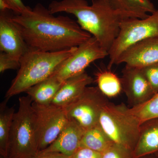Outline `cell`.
<instances>
[{
  "label": "cell",
  "mask_w": 158,
  "mask_h": 158,
  "mask_svg": "<svg viewBox=\"0 0 158 158\" xmlns=\"http://www.w3.org/2000/svg\"><path fill=\"white\" fill-rule=\"evenodd\" d=\"M139 158H158V157L157 156H156V155L152 154L144 156L142 157H140Z\"/></svg>",
  "instance_id": "83f0119b"
},
{
  "label": "cell",
  "mask_w": 158,
  "mask_h": 158,
  "mask_svg": "<svg viewBox=\"0 0 158 158\" xmlns=\"http://www.w3.org/2000/svg\"><path fill=\"white\" fill-rule=\"evenodd\" d=\"M12 19L29 48L47 52L77 47L92 36L67 16H55L40 3Z\"/></svg>",
  "instance_id": "6da1fadb"
},
{
  "label": "cell",
  "mask_w": 158,
  "mask_h": 158,
  "mask_svg": "<svg viewBox=\"0 0 158 158\" xmlns=\"http://www.w3.org/2000/svg\"><path fill=\"white\" fill-rule=\"evenodd\" d=\"M109 102L98 87H87L65 109L69 119L75 121L86 131L98 124L102 111Z\"/></svg>",
  "instance_id": "ba28073f"
},
{
  "label": "cell",
  "mask_w": 158,
  "mask_h": 158,
  "mask_svg": "<svg viewBox=\"0 0 158 158\" xmlns=\"http://www.w3.org/2000/svg\"><path fill=\"white\" fill-rule=\"evenodd\" d=\"M95 75L98 87L107 97H116L122 90L121 78L110 69L99 70Z\"/></svg>",
  "instance_id": "ffe728a7"
},
{
  "label": "cell",
  "mask_w": 158,
  "mask_h": 158,
  "mask_svg": "<svg viewBox=\"0 0 158 158\" xmlns=\"http://www.w3.org/2000/svg\"><path fill=\"white\" fill-rule=\"evenodd\" d=\"M0 158H5L2 157L1 156V157H0Z\"/></svg>",
  "instance_id": "f546056e"
},
{
  "label": "cell",
  "mask_w": 158,
  "mask_h": 158,
  "mask_svg": "<svg viewBox=\"0 0 158 158\" xmlns=\"http://www.w3.org/2000/svg\"><path fill=\"white\" fill-rule=\"evenodd\" d=\"M48 9L52 14L73 15L81 28L95 37L108 52L118 36L122 22L129 18L115 9L109 0H92L90 6L86 0L53 1Z\"/></svg>",
  "instance_id": "7a4b0ae2"
},
{
  "label": "cell",
  "mask_w": 158,
  "mask_h": 158,
  "mask_svg": "<svg viewBox=\"0 0 158 158\" xmlns=\"http://www.w3.org/2000/svg\"><path fill=\"white\" fill-rule=\"evenodd\" d=\"M141 69L154 94L158 93V63Z\"/></svg>",
  "instance_id": "603a6c76"
},
{
  "label": "cell",
  "mask_w": 158,
  "mask_h": 158,
  "mask_svg": "<svg viewBox=\"0 0 158 158\" xmlns=\"http://www.w3.org/2000/svg\"><path fill=\"white\" fill-rule=\"evenodd\" d=\"M122 73V90L131 107L145 102L154 95L141 68L126 65Z\"/></svg>",
  "instance_id": "30bf717a"
},
{
  "label": "cell",
  "mask_w": 158,
  "mask_h": 158,
  "mask_svg": "<svg viewBox=\"0 0 158 158\" xmlns=\"http://www.w3.org/2000/svg\"><path fill=\"white\" fill-rule=\"evenodd\" d=\"M158 37V10L146 18L125 19L120 25V30L109 51L110 61L108 69L116 65L121 54L128 48L144 40Z\"/></svg>",
  "instance_id": "8992f818"
},
{
  "label": "cell",
  "mask_w": 158,
  "mask_h": 158,
  "mask_svg": "<svg viewBox=\"0 0 158 158\" xmlns=\"http://www.w3.org/2000/svg\"><path fill=\"white\" fill-rule=\"evenodd\" d=\"M38 152L45 149L56 139L69 121L64 108L53 105L32 102Z\"/></svg>",
  "instance_id": "52a82bcc"
},
{
  "label": "cell",
  "mask_w": 158,
  "mask_h": 158,
  "mask_svg": "<svg viewBox=\"0 0 158 158\" xmlns=\"http://www.w3.org/2000/svg\"><path fill=\"white\" fill-rule=\"evenodd\" d=\"M11 10L0 11V50L19 59L28 49Z\"/></svg>",
  "instance_id": "8fae6325"
},
{
  "label": "cell",
  "mask_w": 158,
  "mask_h": 158,
  "mask_svg": "<svg viewBox=\"0 0 158 158\" xmlns=\"http://www.w3.org/2000/svg\"><path fill=\"white\" fill-rule=\"evenodd\" d=\"M9 135L8 158H31L38 153L32 100L28 96L19 99Z\"/></svg>",
  "instance_id": "277c9868"
},
{
  "label": "cell",
  "mask_w": 158,
  "mask_h": 158,
  "mask_svg": "<svg viewBox=\"0 0 158 158\" xmlns=\"http://www.w3.org/2000/svg\"><path fill=\"white\" fill-rule=\"evenodd\" d=\"M69 157L57 152H38L36 156L31 158H70Z\"/></svg>",
  "instance_id": "4316f807"
},
{
  "label": "cell",
  "mask_w": 158,
  "mask_h": 158,
  "mask_svg": "<svg viewBox=\"0 0 158 158\" xmlns=\"http://www.w3.org/2000/svg\"><path fill=\"white\" fill-rule=\"evenodd\" d=\"M112 6L130 18L143 19L156 11L150 0H109Z\"/></svg>",
  "instance_id": "e0dca14e"
},
{
  "label": "cell",
  "mask_w": 158,
  "mask_h": 158,
  "mask_svg": "<svg viewBox=\"0 0 158 158\" xmlns=\"http://www.w3.org/2000/svg\"><path fill=\"white\" fill-rule=\"evenodd\" d=\"M70 158H102V153L86 148L79 147Z\"/></svg>",
  "instance_id": "484cf974"
},
{
  "label": "cell",
  "mask_w": 158,
  "mask_h": 158,
  "mask_svg": "<svg viewBox=\"0 0 158 158\" xmlns=\"http://www.w3.org/2000/svg\"><path fill=\"white\" fill-rule=\"evenodd\" d=\"M123 63L139 68L158 63V37L144 40L128 48L120 55L116 65Z\"/></svg>",
  "instance_id": "7c38bea8"
},
{
  "label": "cell",
  "mask_w": 158,
  "mask_h": 158,
  "mask_svg": "<svg viewBox=\"0 0 158 158\" xmlns=\"http://www.w3.org/2000/svg\"><path fill=\"white\" fill-rule=\"evenodd\" d=\"M9 7V10L15 14L20 15L28 11L31 8L26 6L22 0H4Z\"/></svg>",
  "instance_id": "d4e9b609"
},
{
  "label": "cell",
  "mask_w": 158,
  "mask_h": 158,
  "mask_svg": "<svg viewBox=\"0 0 158 158\" xmlns=\"http://www.w3.org/2000/svg\"><path fill=\"white\" fill-rule=\"evenodd\" d=\"M20 67V59H16L9 54L3 52L0 54V72L9 69H19Z\"/></svg>",
  "instance_id": "cb8c5ba5"
},
{
  "label": "cell",
  "mask_w": 158,
  "mask_h": 158,
  "mask_svg": "<svg viewBox=\"0 0 158 158\" xmlns=\"http://www.w3.org/2000/svg\"><path fill=\"white\" fill-rule=\"evenodd\" d=\"M123 104L109 102L102 111L99 123L114 142L134 150L139 138L141 123Z\"/></svg>",
  "instance_id": "5b68a950"
},
{
  "label": "cell",
  "mask_w": 158,
  "mask_h": 158,
  "mask_svg": "<svg viewBox=\"0 0 158 158\" xmlns=\"http://www.w3.org/2000/svg\"><path fill=\"white\" fill-rule=\"evenodd\" d=\"M109 56L97 40L92 36L77 46L73 54L58 66L53 75L62 82L85 72L92 62Z\"/></svg>",
  "instance_id": "9c48e42d"
},
{
  "label": "cell",
  "mask_w": 158,
  "mask_h": 158,
  "mask_svg": "<svg viewBox=\"0 0 158 158\" xmlns=\"http://www.w3.org/2000/svg\"><path fill=\"white\" fill-rule=\"evenodd\" d=\"M93 81V78L85 71L69 78L63 82L51 104L65 109L78 98Z\"/></svg>",
  "instance_id": "5bb4252c"
},
{
  "label": "cell",
  "mask_w": 158,
  "mask_h": 158,
  "mask_svg": "<svg viewBox=\"0 0 158 158\" xmlns=\"http://www.w3.org/2000/svg\"><path fill=\"white\" fill-rule=\"evenodd\" d=\"M102 158H134L133 150L113 143L102 153Z\"/></svg>",
  "instance_id": "7402d4cb"
},
{
  "label": "cell",
  "mask_w": 158,
  "mask_h": 158,
  "mask_svg": "<svg viewBox=\"0 0 158 158\" xmlns=\"http://www.w3.org/2000/svg\"><path fill=\"white\" fill-rule=\"evenodd\" d=\"M155 155H156V156H157L158 157V152L157 153L155 154Z\"/></svg>",
  "instance_id": "f1b7e54d"
},
{
  "label": "cell",
  "mask_w": 158,
  "mask_h": 158,
  "mask_svg": "<svg viewBox=\"0 0 158 158\" xmlns=\"http://www.w3.org/2000/svg\"><path fill=\"white\" fill-rule=\"evenodd\" d=\"M85 131L75 121L69 119L56 139L45 149L39 152L59 153L71 157L80 147Z\"/></svg>",
  "instance_id": "4fadbf2b"
},
{
  "label": "cell",
  "mask_w": 158,
  "mask_h": 158,
  "mask_svg": "<svg viewBox=\"0 0 158 158\" xmlns=\"http://www.w3.org/2000/svg\"><path fill=\"white\" fill-rule=\"evenodd\" d=\"M130 113L138 118L141 123L148 119L158 118V93L136 106L129 108Z\"/></svg>",
  "instance_id": "44dd1931"
},
{
  "label": "cell",
  "mask_w": 158,
  "mask_h": 158,
  "mask_svg": "<svg viewBox=\"0 0 158 158\" xmlns=\"http://www.w3.org/2000/svg\"><path fill=\"white\" fill-rule=\"evenodd\" d=\"M158 152V118L142 122L139 138L133 150L134 158L155 154Z\"/></svg>",
  "instance_id": "9a60e30c"
},
{
  "label": "cell",
  "mask_w": 158,
  "mask_h": 158,
  "mask_svg": "<svg viewBox=\"0 0 158 158\" xmlns=\"http://www.w3.org/2000/svg\"><path fill=\"white\" fill-rule=\"evenodd\" d=\"M5 99L0 105V155L8 158L9 138L15 111L13 107H8Z\"/></svg>",
  "instance_id": "d6986e66"
},
{
  "label": "cell",
  "mask_w": 158,
  "mask_h": 158,
  "mask_svg": "<svg viewBox=\"0 0 158 158\" xmlns=\"http://www.w3.org/2000/svg\"><path fill=\"white\" fill-rule=\"evenodd\" d=\"M77 47L64 50L47 52L29 48L20 59V67L6 94V98L17 95L48 78Z\"/></svg>",
  "instance_id": "3957f363"
},
{
  "label": "cell",
  "mask_w": 158,
  "mask_h": 158,
  "mask_svg": "<svg viewBox=\"0 0 158 158\" xmlns=\"http://www.w3.org/2000/svg\"><path fill=\"white\" fill-rule=\"evenodd\" d=\"M113 143L98 123L85 131L80 147L86 148L102 153Z\"/></svg>",
  "instance_id": "ac0fdd59"
},
{
  "label": "cell",
  "mask_w": 158,
  "mask_h": 158,
  "mask_svg": "<svg viewBox=\"0 0 158 158\" xmlns=\"http://www.w3.org/2000/svg\"><path fill=\"white\" fill-rule=\"evenodd\" d=\"M63 82L53 75L37 83L26 90L33 102L37 104H51Z\"/></svg>",
  "instance_id": "2e32d148"
}]
</instances>
